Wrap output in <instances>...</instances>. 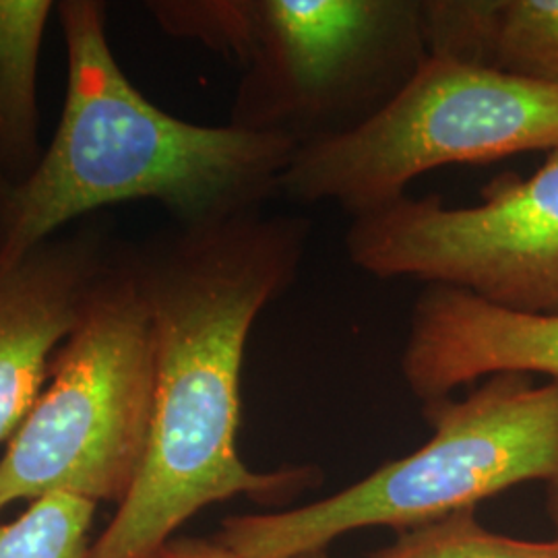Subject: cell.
Masks as SVG:
<instances>
[{"instance_id":"cell-9","label":"cell","mask_w":558,"mask_h":558,"mask_svg":"<svg viewBox=\"0 0 558 558\" xmlns=\"http://www.w3.org/2000/svg\"><path fill=\"white\" fill-rule=\"evenodd\" d=\"M401 373L424 403L507 373L558 380V317L521 315L458 288L426 286L412 306Z\"/></svg>"},{"instance_id":"cell-5","label":"cell","mask_w":558,"mask_h":558,"mask_svg":"<svg viewBox=\"0 0 558 558\" xmlns=\"http://www.w3.org/2000/svg\"><path fill=\"white\" fill-rule=\"evenodd\" d=\"M558 149V85L428 59L359 129L299 147L279 180L292 203H336L352 220L405 197L422 174Z\"/></svg>"},{"instance_id":"cell-16","label":"cell","mask_w":558,"mask_h":558,"mask_svg":"<svg viewBox=\"0 0 558 558\" xmlns=\"http://www.w3.org/2000/svg\"><path fill=\"white\" fill-rule=\"evenodd\" d=\"M292 558H329L325 555V550H315V553H306V555H299Z\"/></svg>"},{"instance_id":"cell-7","label":"cell","mask_w":558,"mask_h":558,"mask_svg":"<svg viewBox=\"0 0 558 558\" xmlns=\"http://www.w3.org/2000/svg\"><path fill=\"white\" fill-rule=\"evenodd\" d=\"M343 244L373 278L449 286L505 311L558 317V149L527 179L490 180L474 205L405 195L354 218Z\"/></svg>"},{"instance_id":"cell-8","label":"cell","mask_w":558,"mask_h":558,"mask_svg":"<svg viewBox=\"0 0 558 558\" xmlns=\"http://www.w3.org/2000/svg\"><path fill=\"white\" fill-rule=\"evenodd\" d=\"M117 248L100 228L83 226L0 265V442L40 396Z\"/></svg>"},{"instance_id":"cell-15","label":"cell","mask_w":558,"mask_h":558,"mask_svg":"<svg viewBox=\"0 0 558 558\" xmlns=\"http://www.w3.org/2000/svg\"><path fill=\"white\" fill-rule=\"evenodd\" d=\"M548 509H550V515H553L558 532V478L548 482Z\"/></svg>"},{"instance_id":"cell-6","label":"cell","mask_w":558,"mask_h":558,"mask_svg":"<svg viewBox=\"0 0 558 558\" xmlns=\"http://www.w3.org/2000/svg\"><path fill=\"white\" fill-rule=\"evenodd\" d=\"M428 59L420 0H251L230 124L299 147L345 135Z\"/></svg>"},{"instance_id":"cell-13","label":"cell","mask_w":558,"mask_h":558,"mask_svg":"<svg viewBox=\"0 0 558 558\" xmlns=\"http://www.w3.org/2000/svg\"><path fill=\"white\" fill-rule=\"evenodd\" d=\"M375 558H558V538L525 542L482 527L474 511L405 530Z\"/></svg>"},{"instance_id":"cell-14","label":"cell","mask_w":558,"mask_h":558,"mask_svg":"<svg viewBox=\"0 0 558 558\" xmlns=\"http://www.w3.org/2000/svg\"><path fill=\"white\" fill-rule=\"evenodd\" d=\"M156 558H236L220 539L174 538Z\"/></svg>"},{"instance_id":"cell-2","label":"cell","mask_w":558,"mask_h":558,"mask_svg":"<svg viewBox=\"0 0 558 558\" xmlns=\"http://www.w3.org/2000/svg\"><path fill=\"white\" fill-rule=\"evenodd\" d=\"M66 48L59 129L36 170L0 193V265L64 226L129 201H156L180 228L263 209L299 145L234 124L163 112L129 81L106 34V4H57Z\"/></svg>"},{"instance_id":"cell-12","label":"cell","mask_w":558,"mask_h":558,"mask_svg":"<svg viewBox=\"0 0 558 558\" xmlns=\"http://www.w3.org/2000/svg\"><path fill=\"white\" fill-rule=\"evenodd\" d=\"M96 502L54 493L0 523V558H87Z\"/></svg>"},{"instance_id":"cell-10","label":"cell","mask_w":558,"mask_h":558,"mask_svg":"<svg viewBox=\"0 0 558 558\" xmlns=\"http://www.w3.org/2000/svg\"><path fill=\"white\" fill-rule=\"evenodd\" d=\"M428 57L558 85V0H420Z\"/></svg>"},{"instance_id":"cell-4","label":"cell","mask_w":558,"mask_h":558,"mask_svg":"<svg viewBox=\"0 0 558 558\" xmlns=\"http://www.w3.org/2000/svg\"><path fill=\"white\" fill-rule=\"evenodd\" d=\"M46 380L0 458V511L54 493L119 507L147 451L156 380L135 246L117 248Z\"/></svg>"},{"instance_id":"cell-1","label":"cell","mask_w":558,"mask_h":558,"mask_svg":"<svg viewBox=\"0 0 558 558\" xmlns=\"http://www.w3.org/2000/svg\"><path fill=\"white\" fill-rule=\"evenodd\" d=\"M311 221L263 209L135 246L154 336V412L140 476L87 558H156L201 509L271 502L315 468L255 472L240 459V373L260 313L299 279Z\"/></svg>"},{"instance_id":"cell-11","label":"cell","mask_w":558,"mask_h":558,"mask_svg":"<svg viewBox=\"0 0 558 558\" xmlns=\"http://www.w3.org/2000/svg\"><path fill=\"white\" fill-rule=\"evenodd\" d=\"M50 0H0V193L40 163L38 64Z\"/></svg>"},{"instance_id":"cell-3","label":"cell","mask_w":558,"mask_h":558,"mask_svg":"<svg viewBox=\"0 0 558 558\" xmlns=\"http://www.w3.org/2000/svg\"><path fill=\"white\" fill-rule=\"evenodd\" d=\"M433 437L329 499L283 513L228 518L218 536L236 558L325 550L360 527L414 530L523 482L558 478V380L495 375L468 398L426 403Z\"/></svg>"}]
</instances>
